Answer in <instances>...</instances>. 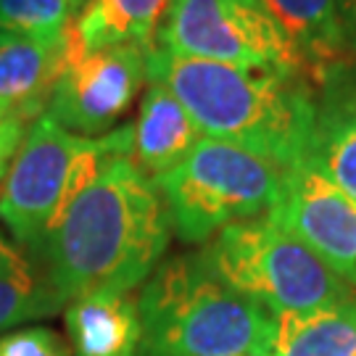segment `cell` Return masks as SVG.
<instances>
[{"label":"cell","instance_id":"obj_8","mask_svg":"<svg viewBox=\"0 0 356 356\" xmlns=\"http://www.w3.org/2000/svg\"><path fill=\"white\" fill-rule=\"evenodd\" d=\"M153 45H114L74 53L51 92L45 114L82 138L108 135L148 82Z\"/></svg>","mask_w":356,"mask_h":356},{"label":"cell","instance_id":"obj_6","mask_svg":"<svg viewBox=\"0 0 356 356\" xmlns=\"http://www.w3.org/2000/svg\"><path fill=\"white\" fill-rule=\"evenodd\" d=\"M282 177L267 159L204 135L153 182L164 195L172 232L182 243H206L235 222L269 214L280 201Z\"/></svg>","mask_w":356,"mask_h":356},{"label":"cell","instance_id":"obj_2","mask_svg":"<svg viewBox=\"0 0 356 356\" xmlns=\"http://www.w3.org/2000/svg\"><path fill=\"white\" fill-rule=\"evenodd\" d=\"M148 79L161 82L204 135L241 145L288 172L304 164L317 103L298 76L151 48Z\"/></svg>","mask_w":356,"mask_h":356},{"label":"cell","instance_id":"obj_5","mask_svg":"<svg viewBox=\"0 0 356 356\" xmlns=\"http://www.w3.org/2000/svg\"><path fill=\"white\" fill-rule=\"evenodd\" d=\"M201 256L227 285L272 314L312 312L354 298L351 285L272 214L219 229Z\"/></svg>","mask_w":356,"mask_h":356},{"label":"cell","instance_id":"obj_22","mask_svg":"<svg viewBox=\"0 0 356 356\" xmlns=\"http://www.w3.org/2000/svg\"><path fill=\"white\" fill-rule=\"evenodd\" d=\"M335 11L343 32L346 51L356 53V0H335Z\"/></svg>","mask_w":356,"mask_h":356},{"label":"cell","instance_id":"obj_24","mask_svg":"<svg viewBox=\"0 0 356 356\" xmlns=\"http://www.w3.org/2000/svg\"><path fill=\"white\" fill-rule=\"evenodd\" d=\"M76 3H79V6H85V3H90V0H76Z\"/></svg>","mask_w":356,"mask_h":356},{"label":"cell","instance_id":"obj_16","mask_svg":"<svg viewBox=\"0 0 356 356\" xmlns=\"http://www.w3.org/2000/svg\"><path fill=\"white\" fill-rule=\"evenodd\" d=\"M40 261L0 232V335L61 309Z\"/></svg>","mask_w":356,"mask_h":356},{"label":"cell","instance_id":"obj_7","mask_svg":"<svg viewBox=\"0 0 356 356\" xmlns=\"http://www.w3.org/2000/svg\"><path fill=\"white\" fill-rule=\"evenodd\" d=\"M156 48L298 76L304 66L261 0H169Z\"/></svg>","mask_w":356,"mask_h":356},{"label":"cell","instance_id":"obj_18","mask_svg":"<svg viewBox=\"0 0 356 356\" xmlns=\"http://www.w3.org/2000/svg\"><path fill=\"white\" fill-rule=\"evenodd\" d=\"M76 0H0V29L19 38H56L74 24Z\"/></svg>","mask_w":356,"mask_h":356},{"label":"cell","instance_id":"obj_4","mask_svg":"<svg viewBox=\"0 0 356 356\" xmlns=\"http://www.w3.org/2000/svg\"><path fill=\"white\" fill-rule=\"evenodd\" d=\"M132 127L82 138L53 116H38L13 153L0 182V222L16 245L40 254L74 198L116 156H132Z\"/></svg>","mask_w":356,"mask_h":356},{"label":"cell","instance_id":"obj_23","mask_svg":"<svg viewBox=\"0 0 356 356\" xmlns=\"http://www.w3.org/2000/svg\"><path fill=\"white\" fill-rule=\"evenodd\" d=\"M8 122H11V119H0V129L6 127V124H8Z\"/></svg>","mask_w":356,"mask_h":356},{"label":"cell","instance_id":"obj_9","mask_svg":"<svg viewBox=\"0 0 356 356\" xmlns=\"http://www.w3.org/2000/svg\"><path fill=\"white\" fill-rule=\"evenodd\" d=\"M269 214L356 288V201L309 164H298L285 172L280 201Z\"/></svg>","mask_w":356,"mask_h":356},{"label":"cell","instance_id":"obj_19","mask_svg":"<svg viewBox=\"0 0 356 356\" xmlns=\"http://www.w3.org/2000/svg\"><path fill=\"white\" fill-rule=\"evenodd\" d=\"M0 356H72V348L48 327H22L0 335Z\"/></svg>","mask_w":356,"mask_h":356},{"label":"cell","instance_id":"obj_20","mask_svg":"<svg viewBox=\"0 0 356 356\" xmlns=\"http://www.w3.org/2000/svg\"><path fill=\"white\" fill-rule=\"evenodd\" d=\"M322 85H325V98L319 108L356 119V69H348L346 64L335 66L322 79Z\"/></svg>","mask_w":356,"mask_h":356},{"label":"cell","instance_id":"obj_1","mask_svg":"<svg viewBox=\"0 0 356 356\" xmlns=\"http://www.w3.org/2000/svg\"><path fill=\"white\" fill-rule=\"evenodd\" d=\"M172 241L164 195L132 156H116L74 198L40 248V267L61 304L88 293H132Z\"/></svg>","mask_w":356,"mask_h":356},{"label":"cell","instance_id":"obj_10","mask_svg":"<svg viewBox=\"0 0 356 356\" xmlns=\"http://www.w3.org/2000/svg\"><path fill=\"white\" fill-rule=\"evenodd\" d=\"M72 58V26L56 38H0V119L32 124Z\"/></svg>","mask_w":356,"mask_h":356},{"label":"cell","instance_id":"obj_17","mask_svg":"<svg viewBox=\"0 0 356 356\" xmlns=\"http://www.w3.org/2000/svg\"><path fill=\"white\" fill-rule=\"evenodd\" d=\"M304 164L356 201V119L317 106V127Z\"/></svg>","mask_w":356,"mask_h":356},{"label":"cell","instance_id":"obj_14","mask_svg":"<svg viewBox=\"0 0 356 356\" xmlns=\"http://www.w3.org/2000/svg\"><path fill=\"white\" fill-rule=\"evenodd\" d=\"M169 0H90L72 24V51L153 45Z\"/></svg>","mask_w":356,"mask_h":356},{"label":"cell","instance_id":"obj_15","mask_svg":"<svg viewBox=\"0 0 356 356\" xmlns=\"http://www.w3.org/2000/svg\"><path fill=\"white\" fill-rule=\"evenodd\" d=\"M269 356H356V298L275 314Z\"/></svg>","mask_w":356,"mask_h":356},{"label":"cell","instance_id":"obj_13","mask_svg":"<svg viewBox=\"0 0 356 356\" xmlns=\"http://www.w3.org/2000/svg\"><path fill=\"white\" fill-rule=\"evenodd\" d=\"M304 69L322 82L346 53L335 0H261Z\"/></svg>","mask_w":356,"mask_h":356},{"label":"cell","instance_id":"obj_21","mask_svg":"<svg viewBox=\"0 0 356 356\" xmlns=\"http://www.w3.org/2000/svg\"><path fill=\"white\" fill-rule=\"evenodd\" d=\"M26 127H29V124L22 122V119H11L6 127L0 129V182H3V177H6V169H8V164H11L13 153H16L19 143H22V138H24Z\"/></svg>","mask_w":356,"mask_h":356},{"label":"cell","instance_id":"obj_11","mask_svg":"<svg viewBox=\"0 0 356 356\" xmlns=\"http://www.w3.org/2000/svg\"><path fill=\"white\" fill-rule=\"evenodd\" d=\"M72 356H140V312L129 293L98 291L66 304Z\"/></svg>","mask_w":356,"mask_h":356},{"label":"cell","instance_id":"obj_3","mask_svg":"<svg viewBox=\"0 0 356 356\" xmlns=\"http://www.w3.org/2000/svg\"><path fill=\"white\" fill-rule=\"evenodd\" d=\"M140 356H269L275 314L222 280L201 254L172 256L138 296Z\"/></svg>","mask_w":356,"mask_h":356},{"label":"cell","instance_id":"obj_25","mask_svg":"<svg viewBox=\"0 0 356 356\" xmlns=\"http://www.w3.org/2000/svg\"><path fill=\"white\" fill-rule=\"evenodd\" d=\"M3 35H6V32H3V29H0V38H3Z\"/></svg>","mask_w":356,"mask_h":356},{"label":"cell","instance_id":"obj_12","mask_svg":"<svg viewBox=\"0 0 356 356\" xmlns=\"http://www.w3.org/2000/svg\"><path fill=\"white\" fill-rule=\"evenodd\" d=\"M132 138V161L151 179H159L195 148L204 132L161 82L148 79Z\"/></svg>","mask_w":356,"mask_h":356}]
</instances>
